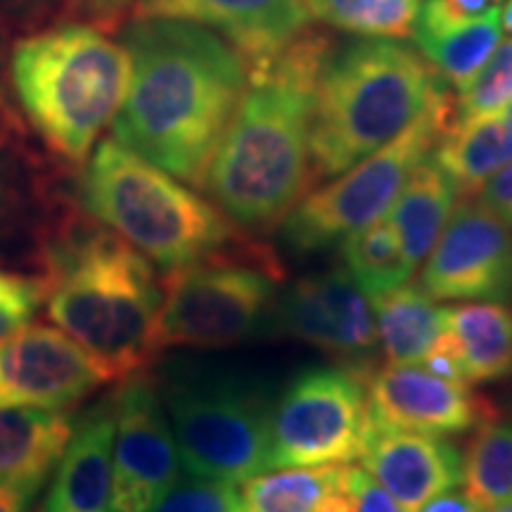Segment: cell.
<instances>
[{
	"label": "cell",
	"mask_w": 512,
	"mask_h": 512,
	"mask_svg": "<svg viewBox=\"0 0 512 512\" xmlns=\"http://www.w3.org/2000/svg\"><path fill=\"white\" fill-rule=\"evenodd\" d=\"M114 380L60 328L27 325L0 342V408H69Z\"/></svg>",
	"instance_id": "4fadbf2b"
},
{
	"label": "cell",
	"mask_w": 512,
	"mask_h": 512,
	"mask_svg": "<svg viewBox=\"0 0 512 512\" xmlns=\"http://www.w3.org/2000/svg\"><path fill=\"white\" fill-rule=\"evenodd\" d=\"M358 460L403 512H418L463 479V451L430 434L373 427Z\"/></svg>",
	"instance_id": "e0dca14e"
},
{
	"label": "cell",
	"mask_w": 512,
	"mask_h": 512,
	"mask_svg": "<svg viewBox=\"0 0 512 512\" xmlns=\"http://www.w3.org/2000/svg\"><path fill=\"white\" fill-rule=\"evenodd\" d=\"M458 195H472L512 162V126L501 112L451 121L430 152Z\"/></svg>",
	"instance_id": "603a6c76"
},
{
	"label": "cell",
	"mask_w": 512,
	"mask_h": 512,
	"mask_svg": "<svg viewBox=\"0 0 512 512\" xmlns=\"http://www.w3.org/2000/svg\"><path fill=\"white\" fill-rule=\"evenodd\" d=\"M74 420L69 408H0V484L46 486Z\"/></svg>",
	"instance_id": "44dd1931"
},
{
	"label": "cell",
	"mask_w": 512,
	"mask_h": 512,
	"mask_svg": "<svg viewBox=\"0 0 512 512\" xmlns=\"http://www.w3.org/2000/svg\"><path fill=\"white\" fill-rule=\"evenodd\" d=\"M446 3L460 15H479L489 8V0H446Z\"/></svg>",
	"instance_id": "8d00e7d4"
},
{
	"label": "cell",
	"mask_w": 512,
	"mask_h": 512,
	"mask_svg": "<svg viewBox=\"0 0 512 512\" xmlns=\"http://www.w3.org/2000/svg\"><path fill=\"white\" fill-rule=\"evenodd\" d=\"M446 83L418 50L358 38L328 55L311 124L313 181H328L406 131Z\"/></svg>",
	"instance_id": "277c9868"
},
{
	"label": "cell",
	"mask_w": 512,
	"mask_h": 512,
	"mask_svg": "<svg viewBox=\"0 0 512 512\" xmlns=\"http://www.w3.org/2000/svg\"><path fill=\"white\" fill-rule=\"evenodd\" d=\"M240 489L235 484L202 477H178L152 512H238Z\"/></svg>",
	"instance_id": "4dcf8cb0"
},
{
	"label": "cell",
	"mask_w": 512,
	"mask_h": 512,
	"mask_svg": "<svg viewBox=\"0 0 512 512\" xmlns=\"http://www.w3.org/2000/svg\"><path fill=\"white\" fill-rule=\"evenodd\" d=\"M370 418L377 430L456 437L491 415L470 384L446 380L420 363L387 366L368 375Z\"/></svg>",
	"instance_id": "9a60e30c"
},
{
	"label": "cell",
	"mask_w": 512,
	"mask_h": 512,
	"mask_svg": "<svg viewBox=\"0 0 512 512\" xmlns=\"http://www.w3.org/2000/svg\"><path fill=\"white\" fill-rule=\"evenodd\" d=\"M114 394L74 420L41 512H110Z\"/></svg>",
	"instance_id": "d6986e66"
},
{
	"label": "cell",
	"mask_w": 512,
	"mask_h": 512,
	"mask_svg": "<svg viewBox=\"0 0 512 512\" xmlns=\"http://www.w3.org/2000/svg\"><path fill=\"white\" fill-rule=\"evenodd\" d=\"M351 512H403L392 496L368 475L363 467H354V508Z\"/></svg>",
	"instance_id": "d6a6232c"
},
{
	"label": "cell",
	"mask_w": 512,
	"mask_h": 512,
	"mask_svg": "<svg viewBox=\"0 0 512 512\" xmlns=\"http://www.w3.org/2000/svg\"><path fill=\"white\" fill-rule=\"evenodd\" d=\"M501 8L460 15L446 0H422L413 24L415 50L432 64L446 86L460 88L479 72L501 43Z\"/></svg>",
	"instance_id": "ffe728a7"
},
{
	"label": "cell",
	"mask_w": 512,
	"mask_h": 512,
	"mask_svg": "<svg viewBox=\"0 0 512 512\" xmlns=\"http://www.w3.org/2000/svg\"><path fill=\"white\" fill-rule=\"evenodd\" d=\"M46 311L114 380L155 361L164 290L152 264L117 233L76 216L46 245Z\"/></svg>",
	"instance_id": "3957f363"
},
{
	"label": "cell",
	"mask_w": 512,
	"mask_h": 512,
	"mask_svg": "<svg viewBox=\"0 0 512 512\" xmlns=\"http://www.w3.org/2000/svg\"><path fill=\"white\" fill-rule=\"evenodd\" d=\"M422 0H306L316 22L356 38L401 41L413 31Z\"/></svg>",
	"instance_id": "83f0119b"
},
{
	"label": "cell",
	"mask_w": 512,
	"mask_h": 512,
	"mask_svg": "<svg viewBox=\"0 0 512 512\" xmlns=\"http://www.w3.org/2000/svg\"><path fill=\"white\" fill-rule=\"evenodd\" d=\"M489 512H512V501H510V503H503V505H498V508L489 510Z\"/></svg>",
	"instance_id": "60d3db41"
},
{
	"label": "cell",
	"mask_w": 512,
	"mask_h": 512,
	"mask_svg": "<svg viewBox=\"0 0 512 512\" xmlns=\"http://www.w3.org/2000/svg\"><path fill=\"white\" fill-rule=\"evenodd\" d=\"M451 121L453 98L441 93L392 143L294 204L280 223L285 245L297 254L323 252L384 219L411 171L430 155Z\"/></svg>",
	"instance_id": "9c48e42d"
},
{
	"label": "cell",
	"mask_w": 512,
	"mask_h": 512,
	"mask_svg": "<svg viewBox=\"0 0 512 512\" xmlns=\"http://www.w3.org/2000/svg\"><path fill=\"white\" fill-rule=\"evenodd\" d=\"M50 3V0H0V5H3L5 10H12V12H27V10H36L41 8V5Z\"/></svg>",
	"instance_id": "74e56055"
},
{
	"label": "cell",
	"mask_w": 512,
	"mask_h": 512,
	"mask_svg": "<svg viewBox=\"0 0 512 512\" xmlns=\"http://www.w3.org/2000/svg\"><path fill=\"white\" fill-rule=\"evenodd\" d=\"M155 380L185 475L245 484L268 470L273 396L254 377L171 358Z\"/></svg>",
	"instance_id": "52a82bcc"
},
{
	"label": "cell",
	"mask_w": 512,
	"mask_h": 512,
	"mask_svg": "<svg viewBox=\"0 0 512 512\" xmlns=\"http://www.w3.org/2000/svg\"><path fill=\"white\" fill-rule=\"evenodd\" d=\"M43 486L0 484V512H31Z\"/></svg>",
	"instance_id": "e575fe53"
},
{
	"label": "cell",
	"mask_w": 512,
	"mask_h": 512,
	"mask_svg": "<svg viewBox=\"0 0 512 512\" xmlns=\"http://www.w3.org/2000/svg\"><path fill=\"white\" fill-rule=\"evenodd\" d=\"M131 19H176L226 38L247 64L283 50L311 15L306 0H133Z\"/></svg>",
	"instance_id": "2e32d148"
},
{
	"label": "cell",
	"mask_w": 512,
	"mask_h": 512,
	"mask_svg": "<svg viewBox=\"0 0 512 512\" xmlns=\"http://www.w3.org/2000/svg\"><path fill=\"white\" fill-rule=\"evenodd\" d=\"M463 494L482 512L512 501V420L486 418L463 453Z\"/></svg>",
	"instance_id": "484cf974"
},
{
	"label": "cell",
	"mask_w": 512,
	"mask_h": 512,
	"mask_svg": "<svg viewBox=\"0 0 512 512\" xmlns=\"http://www.w3.org/2000/svg\"><path fill=\"white\" fill-rule=\"evenodd\" d=\"M271 328L351 363L377 347L373 302L344 268L304 275L280 292Z\"/></svg>",
	"instance_id": "5bb4252c"
},
{
	"label": "cell",
	"mask_w": 512,
	"mask_h": 512,
	"mask_svg": "<svg viewBox=\"0 0 512 512\" xmlns=\"http://www.w3.org/2000/svg\"><path fill=\"white\" fill-rule=\"evenodd\" d=\"M339 252L344 271L368 299L406 285L415 271L387 216L344 238L339 242Z\"/></svg>",
	"instance_id": "4316f807"
},
{
	"label": "cell",
	"mask_w": 512,
	"mask_h": 512,
	"mask_svg": "<svg viewBox=\"0 0 512 512\" xmlns=\"http://www.w3.org/2000/svg\"><path fill=\"white\" fill-rule=\"evenodd\" d=\"M422 264L434 302L512 304V228L479 200L456 202Z\"/></svg>",
	"instance_id": "7c38bea8"
},
{
	"label": "cell",
	"mask_w": 512,
	"mask_h": 512,
	"mask_svg": "<svg viewBox=\"0 0 512 512\" xmlns=\"http://www.w3.org/2000/svg\"><path fill=\"white\" fill-rule=\"evenodd\" d=\"M121 43L131 79L114 140L202 188L245 93L247 60L216 31L176 19H131Z\"/></svg>",
	"instance_id": "6da1fadb"
},
{
	"label": "cell",
	"mask_w": 512,
	"mask_h": 512,
	"mask_svg": "<svg viewBox=\"0 0 512 512\" xmlns=\"http://www.w3.org/2000/svg\"><path fill=\"white\" fill-rule=\"evenodd\" d=\"M458 192L453 183L444 176V171L427 155L415 166L403 183L387 219L392 223L394 233L406 252L408 261L418 268L432 247L437 245L441 230H444L448 216L456 207Z\"/></svg>",
	"instance_id": "cb8c5ba5"
},
{
	"label": "cell",
	"mask_w": 512,
	"mask_h": 512,
	"mask_svg": "<svg viewBox=\"0 0 512 512\" xmlns=\"http://www.w3.org/2000/svg\"><path fill=\"white\" fill-rule=\"evenodd\" d=\"M131 79L121 41L98 27L69 22L19 41L10 81L24 117L57 157L83 164L112 126Z\"/></svg>",
	"instance_id": "8992f818"
},
{
	"label": "cell",
	"mask_w": 512,
	"mask_h": 512,
	"mask_svg": "<svg viewBox=\"0 0 512 512\" xmlns=\"http://www.w3.org/2000/svg\"><path fill=\"white\" fill-rule=\"evenodd\" d=\"M501 24H503V29L512 36V0H508V5L501 10Z\"/></svg>",
	"instance_id": "f35d334b"
},
{
	"label": "cell",
	"mask_w": 512,
	"mask_h": 512,
	"mask_svg": "<svg viewBox=\"0 0 512 512\" xmlns=\"http://www.w3.org/2000/svg\"><path fill=\"white\" fill-rule=\"evenodd\" d=\"M420 366L470 387L512 375V306L501 302L446 306L444 330Z\"/></svg>",
	"instance_id": "ac0fdd59"
},
{
	"label": "cell",
	"mask_w": 512,
	"mask_h": 512,
	"mask_svg": "<svg viewBox=\"0 0 512 512\" xmlns=\"http://www.w3.org/2000/svg\"><path fill=\"white\" fill-rule=\"evenodd\" d=\"M501 114H503V119H505V121H508V124L512 126V102H510V105H508V107H503V110H501Z\"/></svg>",
	"instance_id": "ab89813d"
},
{
	"label": "cell",
	"mask_w": 512,
	"mask_h": 512,
	"mask_svg": "<svg viewBox=\"0 0 512 512\" xmlns=\"http://www.w3.org/2000/svg\"><path fill=\"white\" fill-rule=\"evenodd\" d=\"M278 261L249 245L166 273L155 347H230L271 328L280 283Z\"/></svg>",
	"instance_id": "ba28073f"
},
{
	"label": "cell",
	"mask_w": 512,
	"mask_h": 512,
	"mask_svg": "<svg viewBox=\"0 0 512 512\" xmlns=\"http://www.w3.org/2000/svg\"><path fill=\"white\" fill-rule=\"evenodd\" d=\"M370 432L366 370L347 363L304 368L273 399L268 470L351 463Z\"/></svg>",
	"instance_id": "30bf717a"
},
{
	"label": "cell",
	"mask_w": 512,
	"mask_h": 512,
	"mask_svg": "<svg viewBox=\"0 0 512 512\" xmlns=\"http://www.w3.org/2000/svg\"><path fill=\"white\" fill-rule=\"evenodd\" d=\"M181 458L155 380L124 377L114 392L110 512H152L174 486Z\"/></svg>",
	"instance_id": "8fae6325"
},
{
	"label": "cell",
	"mask_w": 512,
	"mask_h": 512,
	"mask_svg": "<svg viewBox=\"0 0 512 512\" xmlns=\"http://www.w3.org/2000/svg\"><path fill=\"white\" fill-rule=\"evenodd\" d=\"M83 214L166 273L249 245L214 202L117 140H102L76 183Z\"/></svg>",
	"instance_id": "5b68a950"
},
{
	"label": "cell",
	"mask_w": 512,
	"mask_h": 512,
	"mask_svg": "<svg viewBox=\"0 0 512 512\" xmlns=\"http://www.w3.org/2000/svg\"><path fill=\"white\" fill-rule=\"evenodd\" d=\"M479 202L503 223L512 228V162L498 169L494 176L479 188Z\"/></svg>",
	"instance_id": "1f68e13d"
},
{
	"label": "cell",
	"mask_w": 512,
	"mask_h": 512,
	"mask_svg": "<svg viewBox=\"0 0 512 512\" xmlns=\"http://www.w3.org/2000/svg\"><path fill=\"white\" fill-rule=\"evenodd\" d=\"M46 304V278L0 268V342L34 320Z\"/></svg>",
	"instance_id": "f546056e"
},
{
	"label": "cell",
	"mask_w": 512,
	"mask_h": 512,
	"mask_svg": "<svg viewBox=\"0 0 512 512\" xmlns=\"http://www.w3.org/2000/svg\"><path fill=\"white\" fill-rule=\"evenodd\" d=\"M332 48L328 36L306 29L249 64L245 93L202 185L242 230L280 226L309 190L313 102Z\"/></svg>",
	"instance_id": "7a4b0ae2"
},
{
	"label": "cell",
	"mask_w": 512,
	"mask_h": 512,
	"mask_svg": "<svg viewBox=\"0 0 512 512\" xmlns=\"http://www.w3.org/2000/svg\"><path fill=\"white\" fill-rule=\"evenodd\" d=\"M133 5V0H69L67 15L91 22H110Z\"/></svg>",
	"instance_id": "836d02e7"
},
{
	"label": "cell",
	"mask_w": 512,
	"mask_h": 512,
	"mask_svg": "<svg viewBox=\"0 0 512 512\" xmlns=\"http://www.w3.org/2000/svg\"><path fill=\"white\" fill-rule=\"evenodd\" d=\"M453 121L486 117L512 102V38H505L470 81L456 88Z\"/></svg>",
	"instance_id": "f1b7e54d"
},
{
	"label": "cell",
	"mask_w": 512,
	"mask_h": 512,
	"mask_svg": "<svg viewBox=\"0 0 512 512\" xmlns=\"http://www.w3.org/2000/svg\"><path fill=\"white\" fill-rule=\"evenodd\" d=\"M238 512H351L354 467H287L240 484Z\"/></svg>",
	"instance_id": "7402d4cb"
},
{
	"label": "cell",
	"mask_w": 512,
	"mask_h": 512,
	"mask_svg": "<svg viewBox=\"0 0 512 512\" xmlns=\"http://www.w3.org/2000/svg\"><path fill=\"white\" fill-rule=\"evenodd\" d=\"M418 512H482V510H479L465 494H460V491L453 489L448 491V494L432 498V501L422 505Z\"/></svg>",
	"instance_id": "d590c367"
},
{
	"label": "cell",
	"mask_w": 512,
	"mask_h": 512,
	"mask_svg": "<svg viewBox=\"0 0 512 512\" xmlns=\"http://www.w3.org/2000/svg\"><path fill=\"white\" fill-rule=\"evenodd\" d=\"M370 302L375 311L377 342H382L387 363L413 366L425 361L444 330V306L434 304L430 294L411 283Z\"/></svg>",
	"instance_id": "d4e9b609"
}]
</instances>
